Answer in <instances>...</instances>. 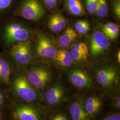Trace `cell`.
<instances>
[{
  "mask_svg": "<svg viewBox=\"0 0 120 120\" xmlns=\"http://www.w3.org/2000/svg\"><path fill=\"white\" fill-rule=\"evenodd\" d=\"M0 25V44L5 49L17 43L30 40L33 31L17 19H3Z\"/></svg>",
  "mask_w": 120,
  "mask_h": 120,
  "instance_id": "1",
  "label": "cell"
},
{
  "mask_svg": "<svg viewBox=\"0 0 120 120\" xmlns=\"http://www.w3.org/2000/svg\"><path fill=\"white\" fill-rule=\"evenodd\" d=\"M5 53L9 60L17 64L25 65L30 63L33 59V51L30 41L16 44L6 49Z\"/></svg>",
  "mask_w": 120,
  "mask_h": 120,
  "instance_id": "2",
  "label": "cell"
},
{
  "mask_svg": "<svg viewBox=\"0 0 120 120\" xmlns=\"http://www.w3.org/2000/svg\"><path fill=\"white\" fill-rule=\"evenodd\" d=\"M45 12L44 8L39 0H22L17 11L19 16L32 22L40 20Z\"/></svg>",
  "mask_w": 120,
  "mask_h": 120,
  "instance_id": "3",
  "label": "cell"
},
{
  "mask_svg": "<svg viewBox=\"0 0 120 120\" xmlns=\"http://www.w3.org/2000/svg\"><path fill=\"white\" fill-rule=\"evenodd\" d=\"M13 86L18 96L24 101H33L38 98V91L25 76L16 77L13 81Z\"/></svg>",
  "mask_w": 120,
  "mask_h": 120,
  "instance_id": "4",
  "label": "cell"
},
{
  "mask_svg": "<svg viewBox=\"0 0 120 120\" xmlns=\"http://www.w3.org/2000/svg\"><path fill=\"white\" fill-rule=\"evenodd\" d=\"M51 74L48 70L42 67H35L28 73L27 78L30 84L35 89H42L49 82Z\"/></svg>",
  "mask_w": 120,
  "mask_h": 120,
  "instance_id": "5",
  "label": "cell"
},
{
  "mask_svg": "<svg viewBox=\"0 0 120 120\" xmlns=\"http://www.w3.org/2000/svg\"><path fill=\"white\" fill-rule=\"evenodd\" d=\"M99 84L106 90H111L118 81V76L116 69L109 67L100 69L96 74Z\"/></svg>",
  "mask_w": 120,
  "mask_h": 120,
  "instance_id": "6",
  "label": "cell"
},
{
  "mask_svg": "<svg viewBox=\"0 0 120 120\" xmlns=\"http://www.w3.org/2000/svg\"><path fill=\"white\" fill-rule=\"evenodd\" d=\"M36 41V51L39 56L49 58L55 57L57 52L56 48L46 36L40 34Z\"/></svg>",
  "mask_w": 120,
  "mask_h": 120,
  "instance_id": "7",
  "label": "cell"
},
{
  "mask_svg": "<svg viewBox=\"0 0 120 120\" xmlns=\"http://www.w3.org/2000/svg\"><path fill=\"white\" fill-rule=\"evenodd\" d=\"M70 82L75 87L82 89H90L93 86L92 81L89 75L79 69H74L69 73Z\"/></svg>",
  "mask_w": 120,
  "mask_h": 120,
  "instance_id": "8",
  "label": "cell"
},
{
  "mask_svg": "<svg viewBox=\"0 0 120 120\" xmlns=\"http://www.w3.org/2000/svg\"><path fill=\"white\" fill-rule=\"evenodd\" d=\"M109 45V39L103 33L96 31L93 35L91 40V53L93 56H98L107 49Z\"/></svg>",
  "mask_w": 120,
  "mask_h": 120,
  "instance_id": "9",
  "label": "cell"
},
{
  "mask_svg": "<svg viewBox=\"0 0 120 120\" xmlns=\"http://www.w3.org/2000/svg\"><path fill=\"white\" fill-rule=\"evenodd\" d=\"M64 96V87L59 82L48 89L45 93V99L48 104L51 106H54L60 104Z\"/></svg>",
  "mask_w": 120,
  "mask_h": 120,
  "instance_id": "10",
  "label": "cell"
},
{
  "mask_svg": "<svg viewBox=\"0 0 120 120\" xmlns=\"http://www.w3.org/2000/svg\"><path fill=\"white\" fill-rule=\"evenodd\" d=\"M17 120H40L38 112L34 108L29 105L18 106L13 113Z\"/></svg>",
  "mask_w": 120,
  "mask_h": 120,
  "instance_id": "11",
  "label": "cell"
},
{
  "mask_svg": "<svg viewBox=\"0 0 120 120\" xmlns=\"http://www.w3.org/2000/svg\"><path fill=\"white\" fill-rule=\"evenodd\" d=\"M69 110L72 120H91V117L86 111L84 102L80 100L72 102Z\"/></svg>",
  "mask_w": 120,
  "mask_h": 120,
  "instance_id": "12",
  "label": "cell"
},
{
  "mask_svg": "<svg viewBox=\"0 0 120 120\" xmlns=\"http://www.w3.org/2000/svg\"><path fill=\"white\" fill-rule=\"evenodd\" d=\"M11 72L10 60L5 53L0 51V82L9 84Z\"/></svg>",
  "mask_w": 120,
  "mask_h": 120,
  "instance_id": "13",
  "label": "cell"
},
{
  "mask_svg": "<svg viewBox=\"0 0 120 120\" xmlns=\"http://www.w3.org/2000/svg\"><path fill=\"white\" fill-rule=\"evenodd\" d=\"M86 111L91 118H93L100 111L102 105V100L96 96H90L84 102Z\"/></svg>",
  "mask_w": 120,
  "mask_h": 120,
  "instance_id": "14",
  "label": "cell"
},
{
  "mask_svg": "<svg viewBox=\"0 0 120 120\" xmlns=\"http://www.w3.org/2000/svg\"><path fill=\"white\" fill-rule=\"evenodd\" d=\"M70 52L74 61L81 62L85 61L87 60L89 56L88 48L84 43L74 44Z\"/></svg>",
  "mask_w": 120,
  "mask_h": 120,
  "instance_id": "15",
  "label": "cell"
},
{
  "mask_svg": "<svg viewBox=\"0 0 120 120\" xmlns=\"http://www.w3.org/2000/svg\"><path fill=\"white\" fill-rule=\"evenodd\" d=\"M48 26L52 32L58 33L64 30L66 26V22L61 13L56 12L49 19Z\"/></svg>",
  "mask_w": 120,
  "mask_h": 120,
  "instance_id": "16",
  "label": "cell"
},
{
  "mask_svg": "<svg viewBox=\"0 0 120 120\" xmlns=\"http://www.w3.org/2000/svg\"><path fill=\"white\" fill-rule=\"evenodd\" d=\"M77 38V33L76 30L69 27L60 36L58 41V45L60 47L62 48L67 47Z\"/></svg>",
  "mask_w": 120,
  "mask_h": 120,
  "instance_id": "17",
  "label": "cell"
},
{
  "mask_svg": "<svg viewBox=\"0 0 120 120\" xmlns=\"http://www.w3.org/2000/svg\"><path fill=\"white\" fill-rule=\"evenodd\" d=\"M65 5L69 12L74 16H82L85 14L80 0H65Z\"/></svg>",
  "mask_w": 120,
  "mask_h": 120,
  "instance_id": "18",
  "label": "cell"
},
{
  "mask_svg": "<svg viewBox=\"0 0 120 120\" xmlns=\"http://www.w3.org/2000/svg\"><path fill=\"white\" fill-rule=\"evenodd\" d=\"M54 58L56 59L58 64L64 67L70 66L74 62L70 51L65 49H60L57 51Z\"/></svg>",
  "mask_w": 120,
  "mask_h": 120,
  "instance_id": "19",
  "label": "cell"
},
{
  "mask_svg": "<svg viewBox=\"0 0 120 120\" xmlns=\"http://www.w3.org/2000/svg\"><path fill=\"white\" fill-rule=\"evenodd\" d=\"M102 31L108 38L113 40L116 39L118 35L119 28L115 24L109 22L103 26Z\"/></svg>",
  "mask_w": 120,
  "mask_h": 120,
  "instance_id": "20",
  "label": "cell"
},
{
  "mask_svg": "<svg viewBox=\"0 0 120 120\" xmlns=\"http://www.w3.org/2000/svg\"><path fill=\"white\" fill-rule=\"evenodd\" d=\"M14 0H0V19L3 18L12 9Z\"/></svg>",
  "mask_w": 120,
  "mask_h": 120,
  "instance_id": "21",
  "label": "cell"
},
{
  "mask_svg": "<svg viewBox=\"0 0 120 120\" xmlns=\"http://www.w3.org/2000/svg\"><path fill=\"white\" fill-rule=\"evenodd\" d=\"M109 11L107 3L106 0H98L95 13L101 18L105 17Z\"/></svg>",
  "mask_w": 120,
  "mask_h": 120,
  "instance_id": "22",
  "label": "cell"
},
{
  "mask_svg": "<svg viewBox=\"0 0 120 120\" xmlns=\"http://www.w3.org/2000/svg\"><path fill=\"white\" fill-rule=\"evenodd\" d=\"M75 29L76 31L83 34H87L90 30V25L87 21H78L75 24Z\"/></svg>",
  "mask_w": 120,
  "mask_h": 120,
  "instance_id": "23",
  "label": "cell"
},
{
  "mask_svg": "<svg viewBox=\"0 0 120 120\" xmlns=\"http://www.w3.org/2000/svg\"><path fill=\"white\" fill-rule=\"evenodd\" d=\"M98 0H86V9L89 13H95L97 9Z\"/></svg>",
  "mask_w": 120,
  "mask_h": 120,
  "instance_id": "24",
  "label": "cell"
},
{
  "mask_svg": "<svg viewBox=\"0 0 120 120\" xmlns=\"http://www.w3.org/2000/svg\"><path fill=\"white\" fill-rule=\"evenodd\" d=\"M113 13L116 17L119 20L120 19V0H116L113 4Z\"/></svg>",
  "mask_w": 120,
  "mask_h": 120,
  "instance_id": "25",
  "label": "cell"
},
{
  "mask_svg": "<svg viewBox=\"0 0 120 120\" xmlns=\"http://www.w3.org/2000/svg\"><path fill=\"white\" fill-rule=\"evenodd\" d=\"M111 106L116 110H120V97L119 95H117L113 98L112 101Z\"/></svg>",
  "mask_w": 120,
  "mask_h": 120,
  "instance_id": "26",
  "label": "cell"
},
{
  "mask_svg": "<svg viewBox=\"0 0 120 120\" xmlns=\"http://www.w3.org/2000/svg\"><path fill=\"white\" fill-rule=\"evenodd\" d=\"M50 120H69L66 114L63 112L56 114L52 117Z\"/></svg>",
  "mask_w": 120,
  "mask_h": 120,
  "instance_id": "27",
  "label": "cell"
},
{
  "mask_svg": "<svg viewBox=\"0 0 120 120\" xmlns=\"http://www.w3.org/2000/svg\"><path fill=\"white\" fill-rule=\"evenodd\" d=\"M45 4L50 9H53L56 7L57 4V0H43Z\"/></svg>",
  "mask_w": 120,
  "mask_h": 120,
  "instance_id": "28",
  "label": "cell"
},
{
  "mask_svg": "<svg viewBox=\"0 0 120 120\" xmlns=\"http://www.w3.org/2000/svg\"><path fill=\"white\" fill-rule=\"evenodd\" d=\"M102 120H120V114L118 112L106 116Z\"/></svg>",
  "mask_w": 120,
  "mask_h": 120,
  "instance_id": "29",
  "label": "cell"
},
{
  "mask_svg": "<svg viewBox=\"0 0 120 120\" xmlns=\"http://www.w3.org/2000/svg\"><path fill=\"white\" fill-rule=\"evenodd\" d=\"M3 101H4L3 97L2 96V94L0 92V105H1L2 103H3Z\"/></svg>",
  "mask_w": 120,
  "mask_h": 120,
  "instance_id": "30",
  "label": "cell"
},
{
  "mask_svg": "<svg viewBox=\"0 0 120 120\" xmlns=\"http://www.w3.org/2000/svg\"><path fill=\"white\" fill-rule=\"evenodd\" d=\"M117 60L119 62V63H120V51L118 52L117 55Z\"/></svg>",
  "mask_w": 120,
  "mask_h": 120,
  "instance_id": "31",
  "label": "cell"
},
{
  "mask_svg": "<svg viewBox=\"0 0 120 120\" xmlns=\"http://www.w3.org/2000/svg\"><path fill=\"white\" fill-rule=\"evenodd\" d=\"M1 120V116L0 115V120Z\"/></svg>",
  "mask_w": 120,
  "mask_h": 120,
  "instance_id": "32",
  "label": "cell"
},
{
  "mask_svg": "<svg viewBox=\"0 0 120 120\" xmlns=\"http://www.w3.org/2000/svg\"></svg>",
  "mask_w": 120,
  "mask_h": 120,
  "instance_id": "33",
  "label": "cell"
}]
</instances>
